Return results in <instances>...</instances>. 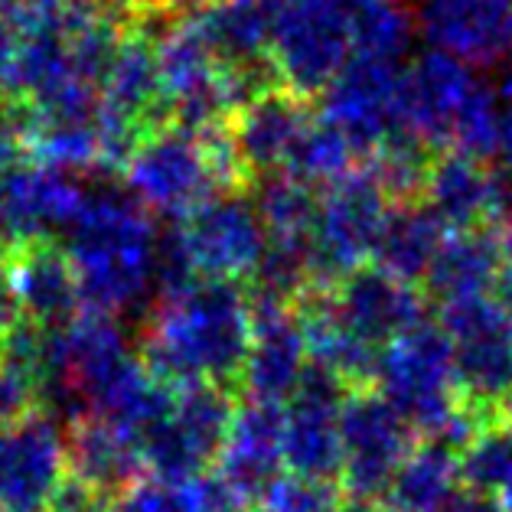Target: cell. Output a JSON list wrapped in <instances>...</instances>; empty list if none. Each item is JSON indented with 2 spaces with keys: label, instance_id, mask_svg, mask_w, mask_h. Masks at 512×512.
<instances>
[{
  "label": "cell",
  "instance_id": "cell-5",
  "mask_svg": "<svg viewBox=\"0 0 512 512\" xmlns=\"http://www.w3.org/2000/svg\"><path fill=\"white\" fill-rule=\"evenodd\" d=\"M232 167L235 160L222 154L212 137L167 121L137 141L121 177L151 216L183 222L209 199L226 193Z\"/></svg>",
  "mask_w": 512,
  "mask_h": 512
},
{
  "label": "cell",
  "instance_id": "cell-26",
  "mask_svg": "<svg viewBox=\"0 0 512 512\" xmlns=\"http://www.w3.org/2000/svg\"><path fill=\"white\" fill-rule=\"evenodd\" d=\"M252 199L261 222H265L271 245L304 248V252H310V235H314V219H317L314 186L291 177V173H274V177L258 180Z\"/></svg>",
  "mask_w": 512,
  "mask_h": 512
},
{
  "label": "cell",
  "instance_id": "cell-27",
  "mask_svg": "<svg viewBox=\"0 0 512 512\" xmlns=\"http://www.w3.org/2000/svg\"><path fill=\"white\" fill-rule=\"evenodd\" d=\"M454 483V457L444 444H428L411 451L402 470L395 473L398 496L408 506H434L451 493Z\"/></svg>",
  "mask_w": 512,
  "mask_h": 512
},
{
  "label": "cell",
  "instance_id": "cell-29",
  "mask_svg": "<svg viewBox=\"0 0 512 512\" xmlns=\"http://www.w3.org/2000/svg\"><path fill=\"white\" fill-rule=\"evenodd\" d=\"M33 408H40V385L0 366V428L27 418Z\"/></svg>",
  "mask_w": 512,
  "mask_h": 512
},
{
  "label": "cell",
  "instance_id": "cell-6",
  "mask_svg": "<svg viewBox=\"0 0 512 512\" xmlns=\"http://www.w3.org/2000/svg\"><path fill=\"white\" fill-rule=\"evenodd\" d=\"M379 0H274L271 72L287 92L314 98L356 59L362 10Z\"/></svg>",
  "mask_w": 512,
  "mask_h": 512
},
{
  "label": "cell",
  "instance_id": "cell-19",
  "mask_svg": "<svg viewBox=\"0 0 512 512\" xmlns=\"http://www.w3.org/2000/svg\"><path fill=\"white\" fill-rule=\"evenodd\" d=\"M418 27L437 53L490 66L512 53V0H421Z\"/></svg>",
  "mask_w": 512,
  "mask_h": 512
},
{
  "label": "cell",
  "instance_id": "cell-14",
  "mask_svg": "<svg viewBox=\"0 0 512 512\" xmlns=\"http://www.w3.org/2000/svg\"><path fill=\"white\" fill-rule=\"evenodd\" d=\"M66 473V428L46 408L0 428V512H46Z\"/></svg>",
  "mask_w": 512,
  "mask_h": 512
},
{
  "label": "cell",
  "instance_id": "cell-13",
  "mask_svg": "<svg viewBox=\"0 0 512 512\" xmlns=\"http://www.w3.org/2000/svg\"><path fill=\"white\" fill-rule=\"evenodd\" d=\"M314 124L317 111L307 98L284 85H265L232 115L226 144L239 173L261 180L291 170Z\"/></svg>",
  "mask_w": 512,
  "mask_h": 512
},
{
  "label": "cell",
  "instance_id": "cell-22",
  "mask_svg": "<svg viewBox=\"0 0 512 512\" xmlns=\"http://www.w3.org/2000/svg\"><path fill=\"white\" fill-rule=\"evenodd\" d=\"M509 261L512 239L499 226L451 232L424 278V287L441 307L473 301V297H493L503 284Z\"/></svg>",
  "mask_w": 512,
  "mask_h": 512
},
{
  "label": "cell",
  "instance_id": "cell-12",
  "mask_svg": "<svg viewBox=\"0 0 512 512\" xmlns=\"http://www.w3.org/2000/svg\"><path fill=\"white\" fill-rule=\"evenodd\" d=\"M402 62L359 56L323 92V121L340 131L356 154H376L402 128Z\"/></svg>",
  "mask_w": 512,
  "mask_h": 512
},
{
  "label": "cell",
  "instance_id": "cell-2",
  "mask_svg": "<svg viewBox=\"0 0 512 512\" xmlns=\"http://www.w3.org/2000/svg\"><path fill=\"white\" fill-rule=\"evenodd\" d=\"M428 307L415 284L376 265L336 281L327 294L304 297L301 327L314 366L340 382H372L385 346L418 327Z\"/></svg>",
  "mask_w": 512,
  "mask_h": 512
},
{
  "label": "cell",
  "instance_id": "cell-9",
  "mask_svg": "<svg viewBox=\"0 0 512 512\" xmlns=\"http://www.w3.org/2000/svg\"><path fill=\"white\" fill-rule=\"evenodd\" d=\"M196 278L209 281H255L268 255V232L255 199L245 193H219L173 232Z\"/></svg>",
  "mask_w": 512,
  "mask_h": 512
},
{
  "label": "cell",
  "instance_id": "cell-23",
  "mask_svg": "<svg viewBox=\"0 0 512 512\" xmlns=\"http://www.w3.org/2000/svg\"><path fill=\"white\" fill-rule=\"evenodd\" d=\"M69 473L102 496L128 486L141 467V441L102 418H79L66 428Z\"/></svg>",
  "mask_w": 512,
  "mask_h": 512
},
{
  "label": "cell",
  "instance_id": "cell-30",
  "mask_svg": "<svg viewBox=\"0 0 512 512\" xmlns=\"http://www.w3.org/2000/svg\"><path fill=\"white\" fill-rule=\"evenodd\" d=\"M92 4L115 23L124 20L128 27H141L147 20L164 17V10L173 4V0H92Z\"/></svg>",
  "mask_w": 512,
  "mask_h": 512
},
{
  "label": "cell",
  "instance_id": "cell-25",
  "mask_svg": "<svg viewBox=\"0 0 512 512\" xmlns=\"http://www.w3.org/2000/svg\"><path fill=\"white\" fill-rule=\"evenodd\" d=\"M226 473L239 486H258L284 460V408L248 402L235 408L232 428L222 447Z\"/></svg>",
  "mask_w": 512,
  "mask_h": 512
},
{
  "label": "cell",
  "instance_id": "cell-33",
  "mask_svg": "<svg viewBox=\"0 0 512 512\" xmlns=\"http://www.w3.org/2000/svg\"><path fill=\"white\" fill-rule=\"evenodd\" d=\"M496 297H499V304H503L506 317H509V323H512V261H509V268H506V274H503V284H499Z\"/></svg>",
  "mask_w": 512,
  "mask_h": 512
},
{
  "label": "cell",
  "instance_id": "cell-15",
  "mask_svg": "<svg viewBox=\"0 0 512 512\" xmlns=\"http://www.w3.org/2000/svg\"><path fill=\"white\" fill-rule=\"evenodd\" d=\"M418 199H424L451 232L499 226L512 206L503 173L493 170L490 160L460 151L431 157Z\"/></svg>",
  "mask_w": 512,
  "mask_h": 512
},
{
  "label": "cell",
  "instance_id": "cell-32",
  "mask_svg": "<svg viewBox=\"0 0 512 512\" xmlns=\"http://www.w3.org/2000/svg\"><path fill=\"white\" fill-rule=\"evenodd\" d=\"M20 40H23V33L7 17H0V95L7 92L10 76H14V66L20 56Z\"/></svg>",
  "mask_w": 512,
  "mask_h": 512
},
{
  "label": "cell",
  "instance_id": "cell-8",
  "mask_svg": "<svg viewBox=\"0 0 512 512\" xmlns=\"http://www.w3.org/2000/svg\"><path fill=\"white\" fill-rule=\"evenodd\" d=\"M392 216V193L372 170H349L323 186L310 235V265L317 284H336L376 261Z\"/></svg>",
  "mask_w": 512,
  "mask_h": 512
},
{
  "label": "cell",
  "instance_id": "cell-11",
  "mask_svg": "<svg viewBox=\"0 0 512 512\" xmlns=\"http://www.w3.org/2000/svg\"><path fill=\"white\" fill-rule=\"evenodd\" d=\"M441 327L451 340L457 379L467 402H512V323L499 297H473L441 307Z\"/></svg>",
  "mask_w": 512,
  "mask_h": 512
},
{
  "label": "cell",
  "instance_id": "cell-17",
  "mask_svg": "<svg viewBox=\"0 0 512 512\" xmlns=\"http://www.w3.org/2000/svg\"><path fill=\"white\" fill-rule=\"evenodd\" d=\"M343 382L310 366L304 385L284 405V460L304 477H327L343 467Z\"/></svg>",
  "mask_w": 512,
  "mask_h": 512
},
{
  "label": "cell",
  "instance_id": "cell-3",
  "mask_svg": "<svg viewBox=\"0 0 512 512\" xmlns=\"http://www.w3.org/2000/svg\"><path fill=\"white\" fill-rule=\"evenodd\" d=\"M62 248L76 268L82 304L89 310L121 317L151 301L160 235L154 216L128 186H89Z\"/></svg>",
  "mask_w": 512,
  "mask_h": 512
},
{
  "label": "cell",
  "instance_id": "cell-4",
  "mask_svg": "<svg viewBox=\"0 0 512 512\" xmlns=\"http://www.w3.org/2000/svg\"><path fill=\"white\" fill-rule=\"evenodd\" d=\"M499 111V95L467 62L428 49L405 66L402 128L428 151L441 147L493 160Z\"/></svg>",
  "mask_w": 512,
  "mask_h": 512
},
{
  "label": "cell",
  "instance_id": "cell-18",
  "mask_svg": "<svg viewBox=\"0 0 512 512\" xmlns=\"http://www.w3.org/2000/svg\"><path fill=\"white\" fill-rule=\"evenodd\" d=\"M343 470L359 490H379L408 460L411 428L379 392H356L343 402Z\"/></svg>",
  "mask_w": 512,
  "mask_h": 512
},
{
  "label": "cell",
  "instance_id": "cell-31",
  "mask_svg": "<svg viewBox=\"0 0 512 512\" xmlns=\"http://www.w3.org/2000/svg\"><path fill=\"white\" fill-rule=\"evenodd\" d=\"M20 320H23V304L14 287V278H10L7 252H0V333H7Z\"/></svg>",
  "mask_w": 512,
  "mask_h": 512
},
{
  "label": "cell",
  "instance_id": "cell-20",
  "mask_svg": "<svg viewBox=\"0 0 512 512\" xmlns=\"http://www.w3.org/2000/svg\"><path fill=\"white\" fill-rule=\"evenodd\" d=\"M10 278L20 294L23 317L43 330H62L82 314L76 268L59 239H33L7 252Z\"/></svg>",
  "mask_w": 512,
  "mask_h": 512
},
{
  "label": "cell",
  "instance_id": "cell-35",
  "mask_svg": "<svg viewBox=\"0 0 512 512\" xmlns=\"http://www.w3.org/2000/svg\"><path fill=\"white\" fill-rule=\"evenodd\" d=\"M509 56H512V53H509Z\"/></svg>",
  "mask_w": 512,
  "mask_h": 512
},
{
  "label": "cell",
  "instance_id": "cell-34",
  "mask_svg": "<svg viewBox=\"0 0 512 512\" xmlns=\"http://www.w3.org/2000/svg\"><path fill=\"white\" fill-rule=\"evenodd\" d=\"M0 118H4V95H0Z\"/></svg>",
  "mask_w": 512,
  "mask_h": 512
},
{
  "label": "cell",
  "instance_id": "cell-16",
  "mask_svg": "<svg viewBox=\"0 0 512 512\" xmlns=\"http://www.w3.org/2000/svg\"><path fill=\"white\" fill-rule=\"evenodd\" d=\"M310 366H314V359H310V346L297 310L278 304H255L252 346H248L239 379L248 402L284 408L304 385Z\"/></svg>",
  "mask_w": 512,
  "mask_h": 512
},
{
  "label": "cell",
  "instance_id": "cell-7",
  "mask_svg": "<svg viewBox=\"0 0 512 512\" xmlns=\"http://www.w3.org/2000/svg\"><path fill=\"white\" fill-rule=\"evenodd\" d=\"M372 382L411 431L454 434L464 424L467 398L457 379L451 340L441 323L421 320L418 327L385 346Z\"/></svg>",
  "mask_w": 512,
  "mask_h": 512
},
{
  "label": "cell",
  "instance_id": "cell-1",
  "mask_svg": "<svg viewBox=\"0 0 512 512\" xmlns=\"http://www.w3.org/2000/svg\"><path fill=\"white\" fill-rule=\"evenodd\" d=\"M252 330L255 304L242 284L199 278L180 291L160 294L137 356L167 389H229V382L242 379Z\"/></svg>",
  "mask_w": 512,
  "mask_h": 512
},
{
  "label": "cell",
  "instance_id": "cell-28",
  "mask_svg": "<svg viewBox=\"0 0 512 512\" xmlns=\"http://www.w3.org/2000/svg\"><path fill=\"white\" fill-rule=\"evenodd\" d=\"M467 473L480 486L512 493V424L483 431L467 454Z\"/></svg>",
  "mask_w": 512,
  "mask_h": 512
},
{
  "label": "cell",
  "instance_id": "cell-10",
  "mask_svg": "<svg viewBox=\"0 0 512 512\" xmlns=\"http://www.w3.org/2000/svg\"><path fill=\"white\" fill-rule=\"evenodd\" d=\"M232 418L235 402L226 385L173 389L170 408L141 437V454L157 473L180 480L222 454Z\"/></svg>",
  "mask_w": 512,
  "mask_h": 512
},
{
  "label": "cell",
  "instance_id": "cell-21",
  "mask_svg": "<svg viewBox=\"0 0 512 512\" xmlns=\"http://www.w3.org/2000/svg\"><path fill=\"white\" fill-rule=\"evenodd\" d=\"M102 118L137 134H147L170 121L154 36L141 27L121 36L118 53L111 59V69L102 82Z\"/></svg>",
  "mask_w": 512,
  "mask_h": 512
},
{
  "label": "cell",
  "instance_id": "cell-24",
  "mask_svg": "<svg viewBox=\"0 0 512 512\" xmlns=\"http://www.w3.org/2000/svg\"><path fill=\"white\" fill-rule=\"evenodd\" d=\"M447 239L451 229L437 219V212L424 199H408L405 206L392 209L372 265L408 284L424 281Z\"/></svg>",
  "mask_w": 512,
  "mask_h": 512
}]
</instances>
